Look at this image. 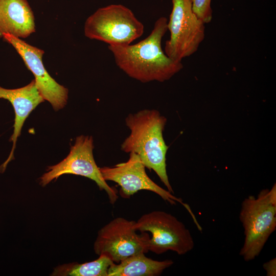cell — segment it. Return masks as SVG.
<instances>
[{"label": "cell", "mask_w": 276, "mask_h": 276, "mask_svg": "<svg viewBox=\"0 0 276 276\" xmlns=\"http://www.w3.org/2000/svg\"><path fill=\"white\" fill-rule=\"evenodd\" d=\"M212 0H191L192 9L196 16L205 24L212 19Z\"/></svg>", "instance_id": "15"}, {"label": "cell", "mask_w": 276, "mask_h": 276, "mask_svg": "<svg viewBox=\"0 0 276 276\" xmlns=\"http://www.w3.org/2000/svg\"><path fill=\"white\" fill-rule=\"evenodd\" d=\"M35 32L33 12L27 0H0V38L8 33L24 38Z\"/></svg>", "instance_id": "12"}, {"label": "cell", "mask_w": 276, "mask_h": 276, "mask_svg": "<svg viewBox=\"0 0 276 276\" xmlns=\"http://www.w3.org/2000/svg\"><path fill=\"white\" fill-rule=\"evenodd\" d=\"M94 148L92 136L77 137L68 155L58 164L48 167V171L40 178V184L45 186L64 174L84 176L94 181L100 190H104L110 203L114 204L118 198L117 190L110 187L103 177L94 157Z\"/></svg>", "instance_id": "7"}, {"label": "cell", "mask_w": 276, "mask_h": 276, "mask_svg": "<svg viewBox=\"0 0 276 276\" xmlns=\"http://www.w3.org/2000/svg\"><path fill=\"white\" fill-rule=\"evenodd\" d=\"M135 228L136 231L151 234L147 242V249L156 254L171 250L182 255L194 246L189 230L175 216L164 211L144 214L135 221Z\"/></svg>", "instance_id": "5"}, {"label": "cell", "mask_w": 276, "mask_h": 276, "mask_svg": "<svg viewBox=\"0 0 276 276\" xmlns=\"http://www.w3.org/2000/svg\"><path fill=\"white\" fill-rule=\"evenodd\" d=\"M143 24L128 8L119 4L98 9L85 22L84 35L108 45L130 44L143 34Z\"/></svg>", "instance_id": "4"}, {"label": "cell", "mask_w": 276, "mask_h": 276, "mask_svg": "<svg viewBox=\"0 0 276 276\" xmlns=\"http://www.w3.org/2000/svg\"><path fill=\"white\" fill-rule=\"evenodd\" d=\"M239 218L244 228V241L240 255L245 261L260 254L276 228V184L263 189L257 197L249 195L241 203Z\"/></svg>", "instance_id": "3"}, {"label": "cell", "mask_w": 276, "mask_h": 276, "mask_svg": "<svg viewBox=\"0 0 276 276\" xmlns=\"http://www.w3.org/2000/svg\"><path fill=\"white\" fill-rule=\"evenodd\" d=\"M167 119L156 109H143L129 113L125 124L130 134L121 145L126 153L134 152L145 167L153 170L168 191L173 193L166 169L168 146L163 137Z\"/></svg>", "instance_id": "2"}, {"label": "cell", "mask_w": 276, "mask_h": 276, "mask_svg": "<svg viewBox=\"0 0 276 276\" xmlns=\"http://www.w3.org/2000/svg\"><path fill=\"white\" fill-rule=\"evenodd\" d=\"M0 99L8 100L14 112V130L10 141L12 148L7 159L0 166V172H4L8 164L14 158L17 138L21 133L24 123L31 112L44 100L39 92L34 79L28 85L16 89H7L0 86Z\"/></svg>", "instance_id": "11"}, {"label": "cell", "mask_w": 276, "mask_h": 276, "mask_svg": "<svg viewBox=\"0 0 276 276\" xmlns=\"http://www.w3.org/2000/svg\"><path fill=\"white\" fill-rule=\"evenodd\" d=\"M173 264L171 260H154L141 252L114 263L109 268L107 276H157Z\"/></svg>", "instance_id": "13"}, {"label": "cell", "mask_w": 276, "mask_h": 276, "mask_svg": "<svg viewBox=\"0 0 276 276\" xmlns=\"http://www.w3.org/2000/svg\"><path fill=\"white\" fill-rule=\"evenodd\" d=\"M263 268L267 276L276 275V258H273L263 264Z\"/></svg>", "instance_id": "16"}, {"label": "cell", "mask_w": 276, "mask_h": 276, "mask_svg": "<svg viewBox=\"0 0 276 276\" xmlns=\"http://www.w3.org/2000/svg\"><path fill=\"white\" fill-rule=\"evenodd\" d=\"M2 38L14 47L33 73L37 88L44 100L56 111L63 108L67 103L68 89L58 83L45 70L42 61L44 51L8 33L3 34Z\"/></svg>", "instance_id": "10"}, {"label": "cell", "mask_w": 276, "mask_h": 276, "mask_svg": "<svg viewBox=\"0 0 276 276\" xmlns=\"http://www.w3.org/2000/svg\"><path fill=\"white\" fill-rule=\"evenodd\" d=\"M114 262L107 256L100 255L93 261L79 264L70 263L55 267L52 276H107L108 270Z\"/></svg>", "instance_id": "14"}, {"label": "cell", "mask_w": 276, "mask_h": 276, "mask_svg": "<svg viewBox=\"0 0 276 276\" xmlns=\"http://www.w3.org/2000/svg\"><path fill=\"white\" fill-rule=\"evenodd\" d=\"M135 221L123 217L110 221L98 232L94 245L95 253L108 257L114 263L141 252L146 253L149 235L136 233Z\"/></svg>", "instance_id": "8"}, {"label": "cell", "mask_w": 276, "mask_h": 276, "mask_svg": "<svg viewBox=\"0 0 276 276\" xmlns=\"http://www.w3.org/2000/svg\"><path fill=\"white\" fill-rule=\"evenodd\" d=\"M126 162L114 166L99 168L104 179L116 182L120 187V194L123 198H129L139 191L148 190L158 195L165 201L171 204L180 203L188 211L193 219L196 218L189 205L184 203L181 198L176 197L154 182L147 174L145 166L139 156L134 152H130Z\"/></svg>", "instance_id": "9"}, {"label": "cell", "mask_w": 276, "mask_h": 276, "mask_svg": "<svg viewBox=\"0 0 276 276\" xmlns=\"http://www.w3.org/2000/svg\"><path fill=\"white\" fill-rule=\"evenodd\" d=\"M172 3L167 25L170 36L164 52L171 59L181 61L198 50L205 37V24L194 13L191 0H172Z\"/></svg>", "instance_id": "6"}, {"label": "cell", "mask_w": 276, "mask_h": 276, "mask_svg": "<svg viewBox=\"0 0 276 276\" xmlns=\"http://www.w3.org/2000/svg\"><path fill=\"white\" fill-rule=\"evenodd\" d=\"M168 20L161 17L150 34L134 44L108 45L116 64L129 77L142 83L163 82L183 68L181 61L169 57L162 50V40L168 31Z\"/></svg>", "instance_id": "1"}]
</instances>
